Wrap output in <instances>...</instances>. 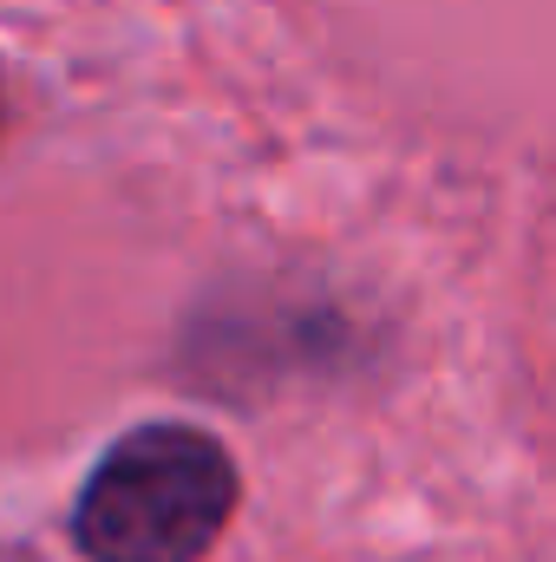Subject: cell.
<instances>
[{
	"instance_id": "6da1fadb",
	"label": "cell",
	"mask_w": 556,
	"mask_h": 562,
	"mask_svg": "<svg viewBox=\"0 0 556 562\" xmlns=\"http://www.w3.org/2000/svg\"><path fill=\"white\" fill-rule=\"evenodd\" d=\"M243 504L236 458L197 425L157 419L125 431L73 504L86 562H203Z\"/></svg>"
}]
</instances>
